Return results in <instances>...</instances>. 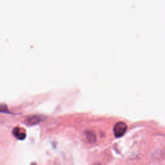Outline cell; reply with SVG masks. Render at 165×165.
<instances>
[{
  "label": "cell",
  "instance_id": "cell-1",
  "mask_svg": "<svg viewBox=\"0 0 165 165\" xmlns=\"http://www.w3.org/2000/svg\"><path fill=\"white\" fill-rule=\"evenodd\" d=\"M127 125L123 121H119L116 122L114 127V133L117 137L122 136L125 133Z\"/></svg>",
  "mask_w": 165,
  "mask_h": 165
},
{
  "label": "cell",
  "instance_id": "cell-2",
  "mask_svg": "<svg viewBox=\"0 0 165 165\" xmlns=\"http://www.w3.org/2000/svg\"><path fill=\"white\" fill-rule=\"evenodd\" d=\"M45 116L43 115L40 114H35V115H31L25 118V122L29 125H36L38 122H40L41 121H43L45 120Z\"/></svg>",
  "mask_w": 165,
  "mask_h": 165
},
{
  "label": "cell",
  "instance_id": "cell-3",
  "mask_svg": "<svg viewBox=\"0 0 165 165\" xmlns=\"http://www.w3.org/2000/svg\"><path fill=\"white\" fill-rule=\"evenodd\" d=\"M85 136L87 140L89 142V143H94L96 140V136L92 131H90V130H87L85 132Z\"/></svg>",
  "mask_w": 165,
  "mask_h": 165
},
{
  "label": "cell",
  "instance_id": "cell-4",
  "mask_svg": "<svg viewBox=\"0 0 165 165\" xmlns=\"http://www.w3.org/2000/svg\"><path fill=\"white\" fill-rule=\"evenodd\" d=\"M13 133L14 134V136L20 139H24L26 136L25 132L23 131V130H21V128H15L14 129Z\"/></svg>",
  "mask_w": 165,
  "mask_h": 165
},
{
  "label": "cell",
  "instance_id": "cell-5",
  "mask_svg": "<svg viewBox=\"0 0 165 165\" xmlns=\"http://www.w3.org/2000/svg\"><path fill=\"white\" fill-rule=\"evenodd\" d=\"M91 165H101L100 163H94V164H91Z\"/></svg>",
  "mask_w": 165,
  "mask_h": 165
}]
</instances>
